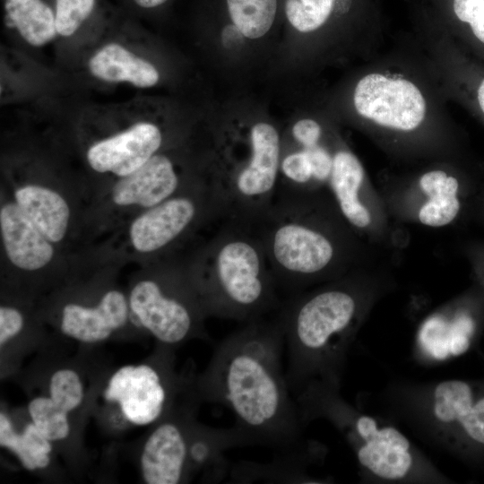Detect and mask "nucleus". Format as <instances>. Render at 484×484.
Masks as SVG:
<instances>
[{"instance_id": "25", "label": "nucleus", "mask_w": 484, "mask_h": 484, "mask_svg": "<svg viewBox=\"0 0 484 484\" xmlns=\"http://www.w3.org/2000/svg\"><path fill=\"white\" fill-rule=\"evenodd\" d=\"M50 398L67 413L77 408L83 399V387L78 374L71 369L56 371L49 383Z\"/></svg>"}, {"instance_id": "29", "label": "nucleus", "mask_w": 484, "mask_h": 484, "mask_svg": "<svg viewBox=\"0 0 484 484\" xmlns=\"http://www.w3.org/2000/svg\"><path fill=\"white\" fill-rule=\"evenodd\" d=\"M291 134L302 149L317 145L322 134L321 125L312 118H302L297 121L292 128Z\"/></svg>"}, {"instance_id": "16", "label": "nucleus", "mask_w": 484, "mask_h": 484, "mask_svg": "<svg viewBox=\"0 0 484 484\" xmlns=\"http://www.w3.org/2000/svg\"><path fill=\"white\" fill-rule=\"evenodd\" d=\"M0 227L5 254L16 267L35 271L53 258L54 248L35 224L15 203L3 205Z\"/></svg>"}, {"instance_id": "27", "label": "nucleus", "mask_w": 484, "mask_h": 484, "mask_svg": "<svg viewBox=\"0 0 484 484\" xmlns=\"http://www.w3.org/2000/svg\"><path fill=\"white\" fill-rule=\"evenodd\" d=\"M456 17L470 24L474 36L484 43V0H454Z\"/></svg>"}, {"instance_id": "26", "label": "nucleus", "mask_w": 484, "mask_h": 484, "mask_svg": "<svg viewBox=\"0 0 484 484\" xmlns=\"http://www.w3.org/2000/svg\"><path fill=\"white\" fill-rule=\"evenodd\" d=\"M280 170L290 185H304L313 178L311 165L303 149L285 155L281 160Z\"/></svg>"}, {"instance_id": "4", "label": "nucleus", "mask_w": 484, "mask_h": 484, "mask_svg": "<svg viewBox=\"0 0 484 484\" xmlns=\"http://www.w3.org/2000/svg\"><path fill=\"white\" fill-rule=\"evenodd\" d=\"M147 38L138 20L118 6L104 33L67 73L80 87L91 83L155 88L162 82L163 73L149 50Z\"/></svg>"}, {"instance_id": "31", "label": "nucleus", "mask_w": 484, "mask_h": 484, "mask_svg": "<svg viewBox=\"0 0 484 484\" xmlns=\"http://www.w3.org/2000/svg\"><path fill=\"white\" fill-rule=\"evenodd\" d=\"M23 326V316L20 311L11 307H0V344L3 346L17 335Z\"/></svg>"}, {"instance_id": "23", "label": "nucleus", "mask_w": 484, "mask_h": 484, "mask_svg": "<svg viewBox=\"0 0 484 484\" xmlns=\"http://www.w3.org/2000/svg\"><path fill=\"white\" fill-rule=\"evenodd\" d=\"M338 0H283L282 13L290 28L300 33L321 29L331 18Z\"/></svg>"}, {"instance_id": "18", "label": "nucleus", "mask_w": 484, "mask_h": 484, "mask_svg": "<svg viewBox=\"0 0 484 484\" xmlns=\"http://www.w3.org/2000/svg\"><path fill=\"white\" fill-rule=\"evenodd\" d=\"M3 25L29 48L55 45L57 39L54 0H1Z\"/></svg>"}, {"instance_id": "9", "label": "nucleus", "mask_w": 484, "mask_h": 484, "mask_svg": "<svg viewBox=\"0 0 484 484\" xmlns=\"http://www.w3.org/2000/svg\"><path fill=\"white\" fill-rule=\"evenodd\" d=\"M54 47L59 68L68 73L104 33L118 7L106 0H54Z\"/></svg>"}, {"instance_id": "1", "label": "nucleus", "mask_w": 484, "mask_h": 484, "mask_svg": "<svg viewBox=\"0 0 484 484\" xmlns=\"http://www.w3.org/2000/svg\"><path fill=\"white\" fill-rule=\"evenodd\" d=\"M278 322H247L218 345L206 374L207 394L235 418L241 444L291 450L300 437V412L282 368Z\"/></svg>"}, {"instance_id": "32", "label": "nucleus", "mask_w": 484, "mask_h": 484, "mask_svg": "<svg viewBox=\"0 0 484 484\" xmlns=\"http://www.w3.org/2000/svg\"><path fill=\"white\" fill-rule=\"evenodd\" d=\"M478 101L482 112L484 113V79L480 82L478 89Z\"/></svg>"}, {"instance_id": "13", "label": "nucleus", "mask_w": 484, "mask_h": 484, "mask_svg": "<svg viewBox=\"0 0 484 484\" xmlns=\"http://www.w3.org/2000/svg\"><path fill=\"white\" fill-rule=\"evenodd\" d=\"M200 204L192 196H171L149 208L130 227V240L138 252L159 251L181 236L198 217Z\"/></svg>"}, {"instance_id": "14", "label": "nucleus", "mask_w": 484, "mask_h": 484, "mask_svg": "<svg viewBox=\"0 0 484 484\" xmlns=\"http://www.w3.org/2000/svg\"><path fill=\"white\" fill-rule=\"evenodd\" d=\"M176 162L161 151L112 187L113 202L121 206L151 208L170 198L179 186Z\"/></svg>"}, {"instance_id": "20", "label": "nucleus", "mask_w": 484, "mask_h": 484, "mask_svg": "<svg viewBox=\"0 0 484 484\" xmlns=\"http://www.w3.org/2000/svg\"><path fill=\"white\" fill-rule=\"evenodd\" d=\"M329 178L345 218L358 228L367 227L370 223V214L358 195L364 178V169L358 158L347 151L336 152Z\"/></svg>"}, {"instance_id": "2", "label": "nucleus", "mask_w": 484, "mask_h": 484, "mask_svg": "<svg viewBox=\"0 0 484 484\" xmlns=\"http://www.w3.org/2000/svg\"><path fill=\"white\" fill-rule=\"evenodd\" d=\"M348 291L328 289L311 296L291 298L277 320L286 347L285 372L297 395L312 388L333 387L357 312Z\"/></svg>"}, {"instance_id": "6", "label": "nucleus", "mask_w": 484, "mask_h": 484, "mask_svg": "<svg viewBox=\"0 0 484 484\" xmlns=\"http://www.w3.org/2000/svg\"><path fill=\"white\" fill-rule=\"evenodd\" d=\"M94 106L114 128L88 145L85 159L92 170L123 177L161 151L163 126L153 116V107L147 99Z\"/></svg>"}, {"instance_id": "30", "label": "nucleus", "mask_w": 484, "mask_h": 484, "mask_svg": "<svg viewBox=\"0 0 484 484\" xmlns=\"http://www.w3.org/2000/svg\"><path fill=\"white\" fill-rule=\"evenodd\" d=\"M305 150L311 165L313 178L324 181L330 177L333 157L319 144Z\"/></svg>"}, {"instance_id": "7", "label": "nucleus", "mask_w": 484, "mask_h": 484, "mask_svg": "<svg viewBox=\"0 0 484 484\" xmlns=\"http://www.w3.org/2000/svg\"><path fill=\"white\" fill-rule=\"evenodd\" d=\"M323 409L346 434L359 465L368 473L385 480L406 479L413 470L415 457L408 438L397 428L381 425L366 414H357L336 405L326 391L310 397L304 412Z\"/></svg>"}, {"instance_id": "17", "label": "nucleus", "mask_w": 484, "mask_h": 484, "mask_svg": "<svg viewBox=\"0 0 484 484\" xmlns=\"http://www.w3.org/2000/svg\"><path fill=\"white\" fill-rule=\"evenodd\" d=\"M128 305L118 290L108 291L95 307L67 304L62 311V332L82 342L106 340L126 323Z\"/></svg>"}, {"instance_id": "8", "label": "nucleus", "mask_w": 484, "mask_h": 484, "mask_svg": "<svg viewBox=\"0 0 484 484\" xmlns=\"http://www.w3.org/2000/svg\"><path fill=\"white\" fill-rule=\"evenodd\" d=\"M356 111L391 129L411 131L426 116V100L411 81L373 73L363 76L353 92Z\"/></svg>"}, {"instance_id": "28", "label": "nucleus", "mask_w": 484, "mask_h": 484, "mask_svg": "<svg viewBox=\"0 0 484 484\" xmlns=\"http://www.w3.org/2000/svg\"><path fill=\"white\" fill-rule=\"evenodd\" d=\"M119 7L135 19L155 18L162 14L172 0H118Z\"/></svg>"}, {"instance_id": "12", "label": "nucleus", "mask_w": 484, "mask_h": 484, "mask_svg": "<svg viewBox=\"0 0 484 484\" xmlns=\"http://www.w3.org/2000/svg\"><path fill=\"white\" fill-rule=\"evenodd\" d=\"M129 306L141 324L164 344H177L189 337L194 325L191 308L168 295L152 280H143L132 290Z\"/></svg>"}, {"instance_id": "19", "label": "nucleus", "mask_w": 484, "mask_h": 484, "mask_svg": "<svg viewBox=\"0 0 484 484\" xmlns=\"http://www.w3.org/2000/svg\"><path fill=\"white\" fill-rule=\"evenodd\" d=\"M14 195L17 205L50 242L56 243L64 238L70 210L63 196L37 185L21 186Z\"/></svg>"}, {"instance_id": "22", "label": "nucleus", "mask_w": 484, "mask_h": 484, "mask_svg": "<svg viewBox=\"0 0 484 484\" xmlns=\"http://www.w3.org/2000/svg\"><path fill=\"white\" fill-rule=\"evenodd\" d=\"M51 441L33 423L25 426L17 433L7 415L0 414V445L12 451L24 468L30 471L46 468L52 451Z\"/></svg>"}, {"instance_id": "3", "label": "nucleus", "mask_w": 484, "mask_h": 484, "mask_svg": "<svg viewBox=\"0 0 484 484\" xmlns=\"http://www.w3.org/2000/svg\"><path fill=\"white\" fill-rule=\"evenodd\" d=\"M250 225L230 220L210 246L201 293L209 314L250 322L277 304L276 281Z\"/></svg>"}, {"instance_id": "11", "label": "nucleus", "mask_w": 484, "mask_h": 484, "mask_svg": "<svg viewBox=\"0 0 484 484\" xmlns=\"http://www.w3.org/2000/svg\"><path fill=\"white\" fill-rule=\"evenodd\" d=\"M107 401L119 404L125 418L135 425H148L162 414L168 392L160 373L149 365H128L110 377L104 391Z\"/></svg>"}, {"instance_id": "15", "label": "nucleus", "mask_w": 484, "mask_h": 484, "mask_svg": "<svg viewBox=\"0 0 484 484\" xmlns=\"http://www.w3.org/2000/svg\"><path fill=\"white\" fill-rule=\"evenodd\" d=\"M190 445L173 422L159 425L147 438L141 454V471L148 484H177L182 480Z\"/></svg>"}, {"instance_id": "21", "label": "nucleus", "mask_w": 484, "mask_h": 484, "mask_svg": "<svg viewBox=\"0 0 484 484\" xmlns=\"http://www.w3.org/2000/svg\"><path fill=\"white\" fill-rule=\"evenodd\" d=\"M419 185L429 196L428 201L420 208L419 220L432 227L450 223L460 211L458 180L442 170H432L420 177Z\"/></svg>"}, {"instance_id": "5", "label": "nucleus", "mask_w": 484, "mask_h": 484, "mask_svg": "<svg viewBox=\"0 0 484 484\" xmlns=\"http://www.w3.org/2000/svg\"><path fill=\"white\" fill-rule=\"evenodd\" d=\"M255 224L278 285L293 290L303 279L324 271L333 258V243L299 218L288 194L272 203Z\"/></svg>"}, {"instance_id": "10", "label": "nucleus", "mask_w": 484, "mask_h": 484, "mask_svg": "<svg viewBox=\"0 0 484 484\" xmlns=\"http://www.w3.org/2000/svg\"><path fill=\"white\" fill-rule=\"evenodd\" d=\"M428 409L441 429L484 448V389L457 379L439 382L430 393Z\"/></svg>"}, {"instance_id": "24", "label": "nucleus", "mask_w": 484, "mask_h": 484, "mask_svg": "<svg viewBox=\"0 0 484 484\" xmlns=\"http://www.w3.org/2000/svg\"><path fill=\"white\" fill-rule=\"evenodd\" d=\"M35 427L50 441L65 439L70 432L67 412L50 397H36L28 406Z\"/></svg>"}]
</instances>
